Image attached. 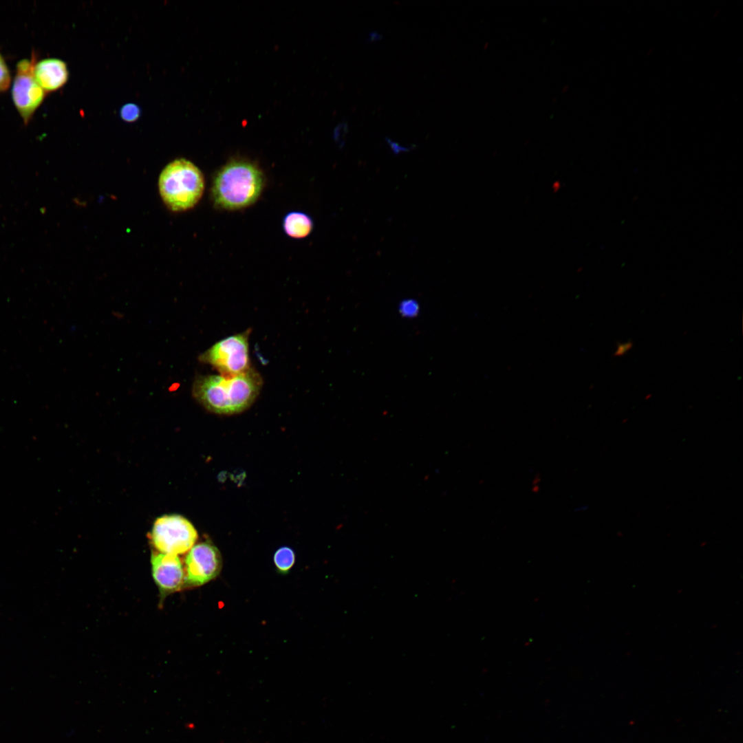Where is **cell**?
<instances>
[{"mask_svg":"<svg viewBox=\"0 0 743 743\" xmlns=\"http://www.w3.org/2000/svg\"><path fill=\"white\" fill-rule=\"evenodd\" d=\"M263 385L253 368L236 375H200L193 383V398L208 411L231 415L247 409L258 396Z\"/></svg>","mask_w":743,"mask_h":743,"instance_id":"1","label":"cell"},{"mask_svg":"<svg viewBox=\"0 0 743 743\" xmlns=\"http://www.w3.org/2000/svg\"><path fill=\"white\" fill-rule=\"evenodd\" d=\"M261 171L244 160L226 164L217 173L212 186V196L219 207L237 210L255 203L263 188Z\"/></svg>","mask_w":743,"mask_h":743,"instance_id":"2","label":"cell"},{"mask_svg":"<svg viewBox=\"0 0 743 743\" xmlns=\"http://www.w3.org/2000/svg\"><path fill=\"white\" fill-rule=\"evenodd\" d=\"M204 180L201 171L185 159L175 160L162 171L160 196L169 208L183 211L193 208L202 197Z\"/></svg>","mask_w":743,"mask_h":743,"instance_id":"3","label":"cell"},{"mask_svg":"<svg viewBox=\"0 0 743 743\" xmlns=\"http://www.w3.org/2000/svg\"><path fill=\"white\" fill-rule=\"evenodd\" d=\"M250 330L225 338L199 356V360L211 365L222 375H236L250 367L248 338Z\"/></svg>","mask_w":743,"mask_h":743,"instance_id":"4","label":"cell"},{"mask_svg":"<svg viewBox=\"0 0 743 743\" xmlns=\"http://www.w3.org/2000/svg\"><path fill=\"white\" fill-rule=\"evenodd\" d=\"M151 539L160 552L178 555L192 548L197 532L186 518L178 515H164L155 521Z\"/></svg>","mask_w":743,"mask_h":743,"instance_id":"5","label":"cell"},{"mask_svg":"<svg viewBox=\"0 0 743 743\" xmlns=\"http://www.w3.org/2000/svg\"><path fill=\"white\" fill-rule=\"evenodd\" d=\"M36 61V54L33 52L30 58L22 59L17 63L12 86V101L25 125L30 121L45 95V91L34 76Z\"/></svg>","mask_w":743,"mask_h":743,"instance_id":"6","label":"cell"},{"mask_svg":"<svg viewBox=\"0 0 743 743\" xmlns=\"http://www.w3.org/2000/svg\"><path fill=\"white\" fill-rule=\"evenodd\" d=\"M185 564V585L196 587L209 582L219 574L222 559L217 548L206 541L192 547L186 555Z\"/></svg>","mask_w":743,"mask_h":743,"instance_id":"7","label":"cell"},{"mask_svg":"<svg viewBox=\"0 0 743 743\" xmlns=\"http://www.w3.org/2000/svg\"><path fill=\"white\" fill-rule=\"evenodd\" d=\"M151 572L162 595L177 592L185 585V575L177 555L153 552Z\"/></svg>","mask_w":743,"mask_h":743,"instance_id":"8","label":"cell"},{"mask_svg":"<svg viewBox=\"0 0 743 743\" xmlns=\"http://www.w3.org/2000/svg\"><path fill=\"white\" fill-rule=\"evenodd\" d=\"M33 74L36 81L45 93L62 87L69 77L66 63L56 58H45L36 62Z\"/></svg>","mask_w":743,"mask_h":743,"instance_id":"9","label":"cell"},{"mask_svg":"<svg viewBox=\"0 0 743 743\" xmlns=\"http://www.w3.org/2000/svg\"><path fill=\"white\" fill-rule=\"evenodd\" d=\"M283 228L289 237L303 238L311 233L313 222L308 215L299 211H293L285 216Z\"/></svg>","mask_w":743,"mask_h":743,"instance_id":"10","label":"cell"},{"mask_svg":"<svg viewBox=\"0 0 743 743\" xmlns=\"http://www.w3.org/2000/svg\"><path fill=\"white\" fill-rule=\"evenodd\" d=\"M273 561L277 570L280 573H288L295 562L294 552L289 547H281L274 552Z\"/></svg>","mask_w":743,"mask_h":743,"instance_id":"11","label":"cell"},{"mask_svg":"<svg viewBox=\"0 0 743 743\" xmlns=\"http://www.w3.org/2000/svg\"><path fill=\"white\" fill-rule=\"evenodd\" d=\"M10 74L3 56L0 54V93L6 91L10 84Z\"/></svg>","mask_w":743,"mask_h":743,"instance_id":"12","label":"cell"},{"mask_svg":"<svg viewBox=\"0 0 743 743\" xmlns=\"http://www.w3.org/2000/svg\"><path fill=\"white\" fill-rule=\"evenodd\" d=\"M140 113L138 106L131 103L124 105L120 110L121 118L127 122L136 120L140 116Z\"/></svg>","mask_w":743,"mask_h":743,"instance_id":"13","label":"cell"},{"mask_svg":"<svg viewBox=\"0 0 743 743\" xmlns=\"http://www.w3.org/2000/svg\"><path fill=\"white\" fill-rule=\"evenodd\" d=\"M418 310V303L412 299L403 301L399 306L400 313L407 317H413L417 315Z\"/></svg>","mask_w":743,"mask_h":743,"instance_id":"14","label":"cell"},{"mask_svg":"<svg viewBox=\"0 0 743 743\" xmlns=\"http://www.w3.org/2000/svg\"><path fill=\"white\" fill-rule=\"evenodd\" d=\"M632 345L629 343L621 344L616 351V355H623L627 350L631 347Z\"/></svg>","mask_w":743,"mask_h":743,"instance_id":"15","label":"cell"}]
</instances>
